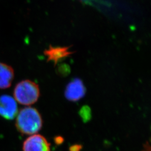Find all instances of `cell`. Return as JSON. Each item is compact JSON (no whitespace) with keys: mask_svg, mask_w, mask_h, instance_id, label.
<instances>
[{"mask_svg":"<svg viewBox=\"0 0 151 151\" xmlns=\"http://www.w3.org/2000/svg\"><path fill=\"white\" fill-rule=\"evenodd\" d=\"M17 115L16 127L20 133L34 135L41 129L42 118L36 109L32 107L23 108Z\"/></svg>","mask_w":151,"mask_h":151,"instance_id":"cell-1","label":"cell"},{"mask_svg":"<svg viewBox=\"0 0 151 151\" xmlns=\"http://www.w3.org/2000/svg\"><path fill=\"white\" fill-rule=\"evenodd\" d=\"M14 99L20 104L30 105L36 103L40 95L39 86L30 80H24L16 85L14 92Z\"/></svg>","mask_w":151,"mask_h":151,"instance_id":"cell-2","label":"cell"},{"mask_svg":"<svg viewBox=\"0 0 151 151\" xmlns=\"http://www.w3.org/2000/svg\"><path fill=\"white\" fill-rule=\"evenodd\" d=\"M18 114V107L15 99L10 95L0 96V115L7 120L14 119Z\"/></svg>","mask_w":151,"mask_h":151,"instance_id":"cell-3","label":"cell"},{"mask_svg":"<svg viewBox=\"0 0 151 151\" xmlns=\"http://www.w3.org/2000/svg\"><path fill=\"white\" fill-rule=\"evenodd\" d=\"M23 151H50V145L47 139L40 134H34L24 141Z\"/></svg>","mask_w":151,"mask_h":151,"instance_id":"cell-4","label":"cell"},{"mask_svg":"<svg viewBox=\"0 0 151 151\" xmlns=\"http://www.w3.org/2000/svg\"><path fill=\"white\" fill-rule=\"evenodd\" d=\"M86 93V88L80 79L76 78L70 81L66 87L65 97L70 101H77L83 97Z\"/></svg>","mask_w":151,"mask_h":151,"instance_id":"cell-5","label":"cell"},{"mask_svg":"<svg viewBox=\"0 0 151 151\" xmlns=\"http://www.w3.org/2000/svg\"><path fill=\"white\" fill-rule=\"evenodd\" d=\"M73 52L69 50V47H50L49 48L44 51V54L47 56L48 61H52L54 65H57L60 61L70 56Z\"/></svg>","mask_w":151,"mask_h":151,"instance_id":"cell-6","label":"cell"},{"mask_svg":"<svg viewBox=\"0 0 151 151\" xmlns=\"http://www.w3.org/2000/svg\"><path fill=\"white\" fill-rule=\"evenodd\" d=\"M14 78V71L9 65L0 62V88L10 87Z\"/></svg>","mask_w":151,"mask_h":151,"instance_id":"cell-7","label":"cell"},{"mask_svg":"<svg viewBox=\"0 0 151 151\" xmlns=\"http://www.w3.org/2000/svg\"><path fill=\"white\" fill-rule=\"evenodd\" d=\"M81 115L82 118L84 120H88L90 118L91 113H90V110L88 107H83L81 109Z\"/></svg>","mask_w":151,"mask_h":151,"instance_id":"cell-8","label":"cell"},{"mask_svg":"<svg viewBox=\"0 0 151 151\" xmlns=\"http://www.w3.org/2000/svg\"><path fill=\"white\" fill-rule=\"evenodd\" d=\"M82 149V146L81 145H74L70 146L69 148L70 151H81Z\"/></svg>","mask_w":151,"mask_h":151,"instance_id":"cell-9","label":"cell"},{"mask_svg":"<svg viewBox=\"0 0 151 151\" xmlns=\"http://www.w3.org/2000/svg\"><path fill=\"white\" fill-rule=\"evenodd\" d=\"M64 142V139L61 136H57L54 138V142L57 145H60Z\"/></svg>","mask_w":151,"mask_h":151,"instance_id":"cell-10","label":"cell"}]
</instances>
